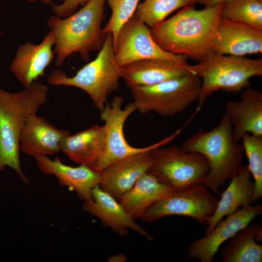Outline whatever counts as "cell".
I'll return each mask as SVG.
<instances>
[{
  "label": "cell",
  "mask_w": 262,
  "mask_h": 262,
  "mask_svg": "<svg viewBox=\"0 0 262 262\" xmlns=\"http://www.w3.org/2000/svg\"><path fill=\"white\" fill-rule=\"evenodd\" d=\"M223 2L197 9L189 5L150 28L152 37L164 50L197 62L213 53Z\"/></svg>",
  "instance_id": "6da1fadb"
},
{
  "label": "cell",
  "mask_w": 262,
  "mask_h": 262,
  "mask_svg": "<svg viewBox=\"0 0 262 262\" xmlns=\"http://www.w3.org/2000/svg\"><path fill=\"white\" fill-rule=\"evenodd\" d=\"M106 0H89L71 15L50 16L47 25L55 34V64L59 67L74 53L89 60L91 51L99 50L107 33L102 28Z\"/></svg>",
  "instance_id": "7a4b0ae2"
},
{
  "label": "cell",
  "mask_w": 262,
  "mask_h": 262,
  "mask_svg": "<svg viewBox=\"0 0 262 262\" xmlns=\"http://www.w3.org/2000/svg\"><path fill=\"white\" fill-rule=\"evenodd\" d=\"M180 147L184 151L199 154L206 158L209 171L203 184L216 194L243 166V146L234 138L225 113L214 128L197 131Z\"/></svg>",
  "instance_id": "3957f363"
},
{
  "label": "cell",
  "mask_w": 262,
  "mask_h": 262,
  "mask_svg": "<svg viewBox=\"0 0 262 262\" xmlns=\"http://www.w3.org/2000/svg\"><path fill=\"white\" fill-rule=\"evenodd\" d=\"M48 93L47 86L37 82L15 93L0 88V172L10 167L25 183L29 180L21 167L20 136L27 118L45 104Z\"/></svg>",
  "instance_id": "277c9868"
},
{
  "label": "cell",
  "mask_w": 262,
  "mask_h": 262,
  "mask_svg": "<svg viewBox=\"0 0 262 262\" xmlns=\"http://www.w3.org/2000/svg\"><path fill=\"white\" fill-rule=\"evenodd\" d=\"M120 79L119 67L115 57L113 38L108 33L94 59L72 76H68L61 70H54L48 76V82L52 85L72 86L83 90L100 112L107 104L108 97L118 89Z\"/></svg>",
  "instance_id": "5b68a950"
},
{
  "label": "cell",
  "mask_w": 262,
  "mask_h": 262,
  "mask_svg": "<svg viewBox=\"0 0 262 262\" xmlns=\"http://www.w3.org/2000/svg\"><path fill=\"white\" fill-rule=\"evenodd\" d=\"M191 68L201 81L199 108L216 91L238 93L248 87L252 78L262 75V59L211 53Z\"/></svg>",
  "instance_id": "8992f818"
},
{
  "label": "cell",
  "mask_w": 262,
  "mask_h": 262,
  "mask_svg": "<svg viewBox=\"0 0 262 262\" xmlns=\"http://www.w3.org/2000/svg\"><path fill=\"white\" fill-rule=\"evenodd\" d=\"M201 81L189 74L155 85L130 87L136 110L170 117L180 113L197 100Z\"/></svg>",
  "instance_id": "52a82bcc"
},
{
  "label": "cell",
  "mask_w": 262,
  "mask_h": 262,
  "mask_svg": "<svg viewBox=\"0 0 262 262\" xmlns=\"http://www.w3.org/2000/svg\"><path fill=\"white\" fill-rule=\"evenodd\" d=\"M162 147L150 151L149 172L173 191L203 184L209 171L208 163L204 156L184 151L175 145Z\"/></svg>",
  "instance_id": "ba28073f"
},
{
  "label": "cell",
  "mask_w": 262,
  "mask_h": 262,
  "mask_svg": "<svg viewBox=\"0 0 262 262\" xmlns=\"http://www.w3.org/2000/svg\"><path fill=\"white\" fill-rule=\"evenodd\" d=\"M123 101L122 96H116L110 103H107L100 111V119L104 123V147L102 155L93 168L98 172L129 156L164 146L174 139L181 132L180 129L166 138L145 147H138L130 145L125 137L124 125L130 115L136 110L133 102L122 108Z\"/></svg>",
  "instance_id": "9c48e42d"
},
{
  "label": "cell",
  "mask_w": 262,
  "mask_h": 262,
  "mask_svg": "<svg viewBox=\"0 0 262 262\" xmlns=\"http://www.w3.org/2000/svg\"><path fill=\"white\" fill-rule=\"evenodd\" d=\"M219 198L203 184L173 191L151 205L141 218L152 222L169 215L191 217L206 226L216 209Z\"/></svg>",
  "instance_id": "30bf717a"
},
{
  "label": "cell",
  "mask_w": 262,
  "mask_h": 262,
  "mask_svg": "<svg viewBox=\"0 0 262 262\" xmlns=\"http://www.w3.org/2000/svg\"><path fill=\"white\" fill-rule=\"evenodd\" d=\"M114 44L115 57L119 67L146 59L188 63L186 56L163 49L153 39L150 28L134 15L121 27Z\"/></svg>",
  "instance_id": "8fae6325"
},
{
  "label": "cell",
  "mask_w": 262,
  "mask_h": 262,
  "mask_svg": "<svg viewBox=\"0 0 262 262\" xmlns=\"http://www.w3.org/2000/svg\"><path fill=\"white\" fill-rule=\"evenodd\" d=\"M262 213V205L260 203L238 209L220 220L203 237L191 242L188 246L186 256L201 262H213L221 245Z\"/></svg>",
  "instance_id": "7c38bea8"
},
{
  "label": "cell",
  "mask_w": 262,
  "mask_h": 262,
  "mask_svg": "<svg viewBox=\"0 0 262 262\" xmlns=\"http://www.w3.org/2000/svg\"><path fill=\"white\" fill-rule=\"evenodd\" d=\"M55 42L54 33L50 30L40 43L27 42L18 46L10 69L25 88L44 76L54 57Z\"/></svg>",
  "instance_id": "4fadbf2b"
},
{
  "label": "cell",
  "mask_w": 262,
  "mask_h": 262,
  "mask_svg": "<svg viewBox=\"0 0 262 262\" xmlns=\"http://www.w3.org/2000/svg\"><path fill=\"white\" fill-rule=\"evenodd\" d=\"M212 51L240 57L261 53L262 30L221 17L216 29Z\"/></svg>",
  "instance_id": "5bb4252c"
},
{
  "label": "cell",
  "mask_w": 262,
  "mask_h": 262,
  "mask_svg": "<svg viewBox=\"0 0 262 262\" xmlns=\"http://www.w3.org/2000/svg\"><path fill=\"white\" fill-rule=\"evenodd\" d=\"M119 73L128 88L151 86L189 74H195L188 63L161 59L132 62L119 67Z\"/></svg>",
  "instance_id": "9a60e30c"
},
{
  "label": "cell",
  "mask_w": 262,
  "mask_h": 262,
  "mask_svg": "<svg viewBox=\"0 0 262 262\" xmlns=\"http://www.w3.org/2000/svg\"><path fill=\"white\" fill-rule=\"evenodd\" d=\"M92 199L84 201L83 210L99 218L118 234L124 236L130 229L151 241L152 237L138 224L120 203L99 185L92 191Z\"/></svg>",
  "instance_id": "2e32d148"
},
{
  "label": "cell",
  "mask_w": 262,
  "mask_h": 262,
  "mask_svg": "<svg viewBox=\"0 0 262 262\" xmlns=\"http://www.w3.org/2000/svg\"><path fill=\"white\" fill-rule=\"evenodd\" d=\"M150 151L129 156L108 165L100 172L99 186L118 200L148 172L151 165Z\"/></svg>",
  "instance_id": "e0dca14e"
},
{
  "label": "cell",
  "mask_w": 262,
  "mask_h": 262,
  "mask_svg": "<svg viewBox=\"0 0 262 262\" xmlns=\"http://www.w3.org/2000/svg\"><path fill=\"white\" fill-rule=\"evenodd\" d=\"M69 131L61 130L36 114L26 119L19 140L20 150L34 158L38 156L53 155L61 151L64 138Z\"/></svg>",
  "instance_id": "ac0fdd59"
},
{
  "label": "cell",
  "mask_w": 262,
  "mask_h": 262,
  "mask_svg": "<svg viewBox=\"0 0 262 262\" xmlns=\"http://www.w3.org/2000/svg\"><path fill=\"white\" fill-rule=\"evenodd\" d=\"M34 159L40 171L55 176L60 185L75 191L84 201L92 199V190L100 182V172L84 164L76 167L66 165L58 157L51 160L47 156H38Z\"/></svg>",
  "instance_id": "d6986e66"
},
{
  "label": "cell",
  "mask_w": 262,
  "mask_h": 262,
  "mask_svg": "<svg viewBox=\"0 0 262 262\" xmlns=\"http://www.w3.org/2000/svg\"><path fill=\"white\" fill-rule=\"evenodd\" d=\"M225 113L231 123L233 136L240 141L245 134L262 136V93L247 87L238 100H229Z\"/></svg>",
  "instance_id": "ffe728a7"
},
{
  "label": "cell",
  "mask_w": 262,
  "mask_h": 262,
  "mask_svg": "<svg viewBox=\"0 0 262 262\" xmlns=\"http://www.w3.org/2000/svg\"><path fill=\"white\" fill-rule=\"evenodd\" d=\"M230 181L218 199L214 213L207 225L205 234L211 231L224 217L254 202V183L247 165H243Z\"/></svg>",
  "instance_id": "44dd1931"
},
{
  "label": "cell",
  "mask_w": 262,
  "mask_h": 262,
  "mask_svg": "<svg viewBox=\"0 0 262 262\" xmlns=\"http://www.w3.org/2000/svg\"><path fill=\"white\" fill-rule=\"evenodd\" d=\"M173 191L156 176L147 172L118 199V201L135 219L141 218L151 205Z\"/></svg>",
  "instance_id": "7402d4cb"
},
{
  "label": "cell",
  "mask_w": 262,
  "mask_h": 262,
  "mask_svg": "<svg viewBox=\"0 0 262 262\" xmlns=\"http://www.w3.org/2000/svg\"><path fill=\"white\" fill-rule=\"evenodd\" d=\"M104 143L103 126L95 125L66 136L62 142L61 151L74 162L93 168L102 154Z\"/></svg>",
  "instance_id": "603a6c76"
},
{
  "label": "cell",
  "mask_w": 262,
  "mask_h": 262,
  "mask_svg": "<svg viewBox=\"0 0 262 262\" xmlns=\"http://www.w3.org/2000/svg\"><path fill=\"white\" fill-rule=\"evenodd\" d=\"M262 226L249 224L237 232L221 250L222 262H261Z\"/></svg>",
  "instance_id": "cb8c5ba5"
},
{
  "label": "cell",
  "mask_w": 262,
  "mask_h": 262,
  "mask_svg": "<svg viewBox=\"0 0 262 262\" xmlns=\"http://www.w3.org/2000/svg\"><path fill=\"white\" fill-rule=\"evenodd\" d=\"M200 0H144L137 6L134 15L150 28L161 24L173 12Z\"/></svg>",
  "instance_id": "d4e9b609"
},
{
  "label": "cell",
  "mask_w": 262,
  "mask_h": 262,
  "mask_svg": "<svg viewBox=\"0 0 262 262\" xmlns=\"http://www.w3.org/2000/svg\"><path fill=\"white\" fill-rule=\"evenodd\" d=\"M221 15L262 30V0H228L224 2Z\"/></svg>",
  "instance_id": "484cf974"
},
{
  "label": "cell",
  "mask_w": 262,
  "mask_h": 262,
  "mask_svg": "<svg viewBox=\"0 0 262 262\" xmlns=\"http://www.w3.org/2000/svg\"><path fill=\"white\" fill-rule=\"evenodd\" d=\"M247 158V166L253 179L254 202L262 196V136L245 134L241 141Z\"/></svg>",
  "instance_id": "4316f807"
},
{
  "label": "cell",
  "mask_w": 262,
  "mask_h": 262,
  "mask_svg": "<svg viewBox=\"0 0 262 262\" xmlns=\"http://www.w3.org/2000/svg\"><path fill=\"white\" fill-rule=\"evenodd\" d=\"M140 0H106L111 10L110 18L103 28L111 33L114 43L121 27L134 15Z\"/></svg>",
  "instance_id": "83f0119b"
},
{
  "label": "cell",
  "mask_w": 262,
  "mask_h": 262,
  "mask_svg": "<svg viewBox=\"0 0 262 262\" xmlns=\"http://www.w3.org/2000/svg\"><path fill=\"white\" fill-rule=\"evenodd\" d=\"M89 0H64L60 4L52 3V10L55 16L61 17L67 16L77 10L79 6L82 7Z\"/></svg>",
  "instance_id": "f1b7e54d"
},
{
  "label": "cell",
  "mask_w": 262,
  "mask_h": 262,
  "mask_svg": "<svg viewBox=\"0 0 262 262\" xmlns=\"http://www.w3.org/2000/svg\"><path fill=\"white\" fill-rule=\"evenodd\" d=\"M228 0H200L199 3L205 6H213Z\"/></svg>",
  "instance_id": "f546056e"
},
{
  "label": "cell",
  "mask_w": 262,
  "mask_h": 262,
  "mask_svg": "<svg viewBox=\"0 0 262 262\" xmlns=\"http://www.w3.org/2000/svg\"><path fill=\"white\" fill-rule=\"evenodd\" d=\"M117 258L114 260V262H124L126 259V257L123 254H119L116 256H112L110 259Z\"/></svg>",
  "instance_id": "4dcf8cb0"
},
{
  "label": "cell",
  "mask_w": 262,
  "mask_h": 262,
  "mask_svg": "<svg viewBox=\"0 0 262 262\" xmlns=\"http://www.w3.org/2000/svg\"><path fill=\"white\" fill-rule=\"evenodd\" d=\"M25 0L28 2H35L36 1H40L44 3H46L48 4H51L52 3V1L55 0Z\"/></svg>",
  "instance_id": "1f68e13d"
}]
</instances>
